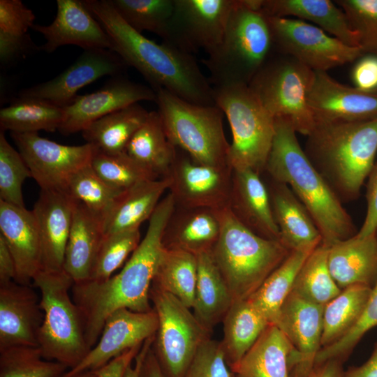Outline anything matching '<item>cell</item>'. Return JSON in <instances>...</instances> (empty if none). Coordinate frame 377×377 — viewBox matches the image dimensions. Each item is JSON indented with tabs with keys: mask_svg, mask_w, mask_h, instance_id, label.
I'll return each instance as SVG.
<instances>
[{
	"mask_svg": "<svg viewBox=\"0 0 377 377\" xmlns=\"http://www.w3.org/2000/svg\"><path fill=\"white\" fill-rule=\"evenodd\" d=\"M175 207L174 197L168 192L149 219L144 238L118 274L104 281L88 280L73 285L72 298L82 316L90 350L98 341L106 318L114 311L153 310L150 288L164 248V230Z\"/></svg>",
	"mask_w": 377,
	"mask_h": 377,
	"instance_id": "1",
	"label": "cell"
},
{
	"mask_svg": "<svg viewBox=\"0 0 377 377\" xmlns=\"http://www.w3.org/2000/svg\"><path fill=\"white\" fill-rule=\"evenodd\" d=\"M112 42V51L134 67L156 91L163 89L188 102L214 105V90L193 54L157 43L131 28L110 0H83Z\"/></svg>",
	"mask_w": 377,
	"mask_h": 377,
	"instance_id": "2",
	"label": "cell"
},
{
	"mask_svg": "<svg viewBox=\"0 0 377 377\" xmlns=\"http://www.w3.org/2000/svg\"><path fill=\"white\" fill-rule=\"evenodd\" d=\"M274 127L265 166L272 179L287 184L305 207L321 235V244L329 247L356 235L350 215L300 147L290 121L275 117Z\"/></svg>",
	"mask_w": 377,
	"mask_h": 377,
	"instance_id": "3",
	"label": "cell"
},
{
	"mask_svg": "<svg viewBox=\"0 0 377 377\" xmlns=\"http://www.w3.org/2000/svg\"><path fill=\"white\" fill-rule=\"evenodd\" d=\"M304 151L338 197L358 198L377 153V119L348 122L315 119Z\"/></svg>",
	"mask_w": 377,
	"mask_h": 377,
	"instance_id": "4",
	"label": "cell"
},
{
	"mask_svg": "<svg viewBox=\"0 0 377 377\" xmlns=\"http://www.w3.org/2000/svg\"><path fill=\"white\" fill-rule=\"evenodd\" d=\"M274 48L268 16L260 0H235L219 43L202 63L213 87L249 84Z\"/></svg>",
	"mask_w": 377,
	"mask_h": 377,
	"instance_id": "5",
	"label": "cell"
},
{
	"mask_svg": "<svg viewBox=\"0 0 377 377\" xmlns=\"http://www.w3.org/2000/svg\"><path fill=\"white\" fill-rule=\"evenodd\" d=\"M219 238L210 253L235 300H247L287 258L290 251L280 240L254 233L229 206L218 209Z\"/></svg>",
	"mask_w": 377,
	"mask_h": 377,
	"instance_id": "6",
	"label": "cell"
},
{
	"mask_svg": "<svg viewBox=\"0 0 377 377\" xmlns=\"http://www.w3.org/2000/svg\"><path fill=\"white\" fill-rule=\"evenodd\" d=\"M74 281L63 269L40 270L32 286L40 293V304L44 319L38 334L43 357L66 365L77 366L89 352L81 312L71 298Z\"/></svg>",
	"mask_w": 377,
	"mask_h": 377,
	"instance_id": "7",
	"label": "cell"
},
{
	"mask_svg": "<svg viewBox=\"0 0 377 377\" xmlns=\"http://www.w3.org/2000/svg\"><path fill=\"white\" fill-rule=\"evenodd\" d=\"M156 93L157 112L168 139L176 147L198 163L231 166L230 144L223 125L224 114L218 105L195 104L163 89Z\"/></svg>",
	"mask_w": 377,
	"mask_h": 377,
	"instance_id": "8",
	"label": "cell"
},
{
	"mask_svg": "<svg viewBox=\"0 0 377 377\" xmlns=\"http://www.w3.org/2000/svg\"><path fill=\"white\" fill-rule=\"evenodd\" d=\"M213 88L216 105L226 114L232 132L229 161L232 169L251 168L260 174L271 150L275 118L249 84Z\"/></svg>",
	"mask_w": 377,
	"mask_h": 377,
	"instance_id": "9",
	"label": "cell"
},
{
	"mask_svg": "<svg viewBox=\"0 0 377 377\" xmlns=\"http://www.w3.org/2000/svg\"><path fill=\"white\" fill-rule=\"evenodd\" d=\"M284 56H270L249 86L273 117L287 118L297 133L306 136L316 123L306 100L314 71Z\"/></svg>",
	"mask_w": 377,
	"mask_h": 377,
	"instance_id": "10",
	"label": "cell"
},
{
	"mask_svg": "<svg viewBox=\"0 0 377 377\" xmlns=\"http://www.w3.org/2000/svg\"><path fill=\"white\" fill-rule=\"evenodd\" d=\"M149 298L158 320L151 349L165 377H183L212 331L173 295L151 286Z\"/></svg>",
	"mask_w": 377,
	"mask_h": 377,
	"instance_id": "11",
	"label": "cell"
},
{
	"mask_svg": "<svg viewBox=\"0 0 377 377\" xmlns=\"http://www.w3.org/2000/svg\"><path fill=\"white\" fill-rule=\"evenodd\" d=\"M268 20L274 48L313 71H327L363 55L360 47L330 36L322 29L304 20L269 16Z\"/></svg>",
	"mask_w": 377,
	"mask_h": 377,
	"instance_id": "12",
	"label": "cell"
},
{
	"mask_svg": "<svg viewBox=\"0 0 377 377\" xmlns=\"http://www.w3.org/2000/svg\"><path fill=\"white\" fill-rule=\"evenodd\" d=\"M233 169L197 162L177 147L168 177L175 206L221 209L229 206Z\"/></svg>",
	"mask_w": 377,
	"mask_h": 377,
	"instance_id": "13",
	"label": "cell"
},
{
	"mask_svg": "<svg viewBox=\"0 0 377 377\" xmlns=\"http://www.w3.org/2000/svg\"><path fill=\"white\" fill-rule=\"evenodd\" d=\"M11 137L41 190H64L71 175L91 163L96 150L87 142L61 145L38 133H11Z\"/></svg>",
	"mask_w": 377,
	"mask_h": 377,
	"instance_id": "14",
	"label": "cell"
},
{
	"mask_svg": "<svg viewBox=\"0 0 377 377\" xmlns=\"http://www.w3.org/2000/svg\"><path fill=\"white\" fill-rule=\"evenodd\" d=\"M235 0H175L166 39L188 54H207L221 41Z\"/></svg>",
	"mask_w": 377,
	"mask_h": 377,
	"instance_id": "15",
	"label": "cell"
},
{
	"mask_svg": "<svg viewBox=\"0 0 377 377\" xmlns=\"http://www.w3.org/2000/svg\"><path fill=\"white\" fill-rule=\"evenodd\" d=\"M158 325L156 311L137 312L119 309L106 318L96 344L82 361L62 377L96 371L110 360L155 335Z\"/></svg>",
	"mask_w": 377,
	"mask_h": 377,
	"instance_id": "16",
	"label": "cell"
},
{
	"mask_svg": "<svg viewBox=\"0 0 377 377\" xmlns=\"http://www.w3.org/2000/svg\"><path fill=\"white\" fill-rule=\"evenodd\" d=\"M323 308L293 292L281 307L274 325L292 346L288 356L290 377H305L314 366L321 348Z\"/></svg>",
	"mask_w": 377,
	"mask_h": 377,
	"instance_id": "17",
	"label": "cell"
},
{
	"mask_svg": "<svg viewBox=\"0 0 377 377\" xmlns=\"http://www.w3.org/2000/svg\"><path fill=\"white\" fill-rule=\"evenodd\" d=\"M127 65L110 50H87L68 68L53 79L22 90L20 98L44 101L64 108L84 86L105 75H119Z\"/></svg>",
	"mask_w": 377,
	"mask_h": 377,
	"instance_id": "18",
	"label": "cell"
},
{
	"mask_svg": "<svg viewBox=\"0 0 377 377\" xmlns=\"http://www.w3.org/2000/svg\"><path fill=\"white\" fill-rule=\"evenodd\" d=\"M306 100L315 119L348 122L377 119V89L363 90L341 84L327 71H314Z\"/></svg>",
	"mask_w": 377,
	"mask_h": 377,
	"instance_id": "19",
	"label": "cell"
},
{
	"mask_svg": "<svg viewBox=\"0 0 377 377\" xmlns=\"http://www.w3.org/2000/svg\"><path fill=\"white\" fill-rule=\"evenodd\" d=\"M142 101L156 103V91L151 87L116 77L94 92L77 95L63 108L64 118L59 131L64 135L82 132L96 120Z\"/></svg>",
	"mask_w": 377,
	"mask_h": 377,
	"instance_id": "20",
	"label": "cell"
},
{
	"mask_svg": "<svg viewBox=\"0 0 377 377\" xmlns=\"http://www.w3.org/2000/svg\"><path fill=\"white\" fill-rule=\"evenodd\" d=\"M57 8L56 17L50 24H34L31 28L46 40L40 50L50 53L62 45H75L84 50L112 51L110 36L82 1L57 0Z\"/></svg>",
	"mask_w": 377,
	"mask_h": 377,
	"instance_id": "21",
	"label": "cell"
},
{
	"mask_svg": "<svg viewBox=\"0 0 377 377\" xmlns=\"http://www.w3.org/2000/svg\"><path fill=\"white\" fill-rule=\"evenodd\" d=\"M43 319L39 297L31 285L15 281L0 285V349L38 346Z\"/></svg>",
	"mask_w": 377,
	"mask_h": 377,
	"instance_id": "22",
	"label": "cell"
},
{
	"mask_svg": "<svg viewBox=\"0 0 377 377\" xmlns=\"http://www.w3.org/2000/svg\"><path fill=\"white\" fill-rule=\"evenodd\" d=\"M75 202L64 190L40 191L32 212L40 236L41 270H63Z\"/></svg>",
	"mask_w": 377,
	"mask_h": 377,
	"instance_id": "23",
	"label": "cell"
},
{
	"mask_svg": "<svg viewBox=\"0 0 377 377\" xmlns=\"http://www.w3.org/2000/svg\"><path fill=\"white\" fill-rule=\"evenodd\" d=\"M0 236L15 263V281L31 285L42 269L40 236L32 210L0 200Z\"/></svg>",
	"mask_w": 377,
	"mask_h": 377,
	"instance_id": "24",
	"label": "cell"
},
{
	"mask_svg": "<svg viewBox=\"0 0 377 377\" xmlns=\"http://www.w3.org/2000/svg\"><path fill=\"white\" fill-rule=\"evenodd\" d=\"M229 207L236 218L258 235L280 240L267 187L251 168L233 169Z\"/></svg>",
	"mask_w": 377,
	"mask_h": 377,
	"instance_id": "25",
	"label": "cell"
},
{
	"mask_svg": "<svg viewBox=\"0 0 377 377\" xmlns=\"http://www.w3.org/2000/svg\"><path fill=\"white\" fill-rule=\"evenodd\" d=\"M267 189L281 243L290 251H313L322 237L305 207L286 184L272 179Z\"/></svg>",
	"mask_w": 377,
	"mask_h": 377,
	"instance_id": "26",
	"label": "cell"
},
{
	"mask_svg": "<svg viewBox=\"0 0 377 377\" xmlns=\"http://www.w3.org/2000/svg\"><path fill=\"white\" fill-rule=\"evenodd\" d=\"M330 272L340 289L354 284L372 287L377 281V234L357 235L328 247Z\"/></svg>",
	"mask_w": 377,
	"mask_h": 377,
	"instance_id": "27",
	"label": "cell"
},
{
	"mask_svg": "<svg viewBox=\"0 0 377 377\" xmlns=\"http://www.w3.org/2000/svg\"><path fill=\"white\" fill-rule=\"evenodd\" d=\"M104 236V218L76 200L63 265L75 283L89 279Z\"/></svg>",
	"mask_w": 377,
	"mask_h": 377,
	"instance_id": "28",
	"label": "cell"
},
{
	"mask_svg": "<svg viewBox=\"0 0 377 377\" xmlns=\"http://www.w3.org/2000/svg\"><path fill=\"white\" fill-rule=\"evenodd\" d=\"M220 229L218 209L175 206L164 230L163 245L195 256L210 252Z\"/></svg>",
	"mask_w": 377,
	"mask_h": 377,
	"instance_id": "29",
	"label": "cell"
},
{
	"mask_svg": "<svg viewBox=\"0 0 377 377\" xmlns=\"http://www.w3.org/2000/svg\"><path fill=\"white\" fill-rule=\"evenodd\" d=\"M335 4L330 0H260L261 9L267 16L309 20L344 43L358 47L357 33L343 10Z\"/></svg>",
	"mask_w": 377,
	"mask_h": 377,
	"instance_id": "30",
	"label": "cell"
},
{
	"mask_svg": "<svg viewBox=\"0 0 377 377\" xmlns=\"http://www.w3.org/2000/svg\"><path fill=\"white\" fill-rule=\"evenodd\" d=\"M170 182L167 176L124 191L104 219L105 235L139 229L142 223L150 219Z\"/></svg>",
	"mask_w": 377,
	"mask_h": 377,
	"instance_id": "31",
	"label": "cell"
},
{
	"mask_svg": "<svg viewBox=\"0 0 377 377\" xmlns=\"http://www.w3.org/2000/svg\"><path fill=\"white\" fill-rule=\"evenodd\" d=\"M291 350L285 334L270 324L230 370L235 377H290L288 356Z\"/></svg>",
	"mask_w": 377,
	"mask_h": 377,
	"instance_id": "32",
	"label": "cell"
},
{
	"mask_svg": "<svg viewBox=\"0 0 377 377\" xmlns=\"http://www.w3.org/2000/svg\"><path fill=\"white\" fill-rule=\"evenodd\" d=\"M198 276L193 313L208 330L222 322L233 298L210 252L197 256Z\"/></svg>",
	"mask_w": 377,
	"mask_h": 377,
	"instance_id": "33",
	"label": "cell"
},
{
	"mask_svg": "<svg viewBox=\"0 0 377 377\" xmlns=\"http://www.w3.org/2000/svg\"><path fill=\"white\" fill-rule=\"evenodd\" d=\"M149 112L138 103L107 114L82 131L87 143L107 154L126 152V146Z\"/></svg>",
	"mask_w": 377,
	"mask_h": 377,
	"instance_id": "34",
	"label": "cell"
},
{
	"mask_svg": "<svg viewBox=\"0 0 377 377\" xmlns=\"http://www.w3.org/2000/svg\"><path fill=\"white\" fill-rule=\"evenodd\" d=\"M126 153L158 177L168 175L177 147L168 139L157 111L149 112L128 142Z\"/></svg>",
	"mask_w": 377,
	"mask_h": 377,
	"instance_id": "35",
	"label": "cell"
},
{
	"mask_svg": "<svg viewBox=\"0 0 377 377\" xmlns=\"http://www.w3.org/2000/svg\"><path fill=\"white\" fill-rule=\"evenodd\" d=\"M220 341L229 369L237 364L270 325L247 300L232 302L223 321Z\"/></svg>",
	"mask_w": 377,
	"mask_h": 377,
	"instance_id": "36",
	"label": "cell"
},
{
	"mask_svg": "<svg viewBox=\"0 0 377 377\" xmlns=\"http://www.w3.org/2000/svg\"><path fill=\"white\" fill-rule=\"evenodd\" d=\"M312 251H290L283 263L247 299L269 324L276 323L281 307L292 291L298 272Z\"/></svg>",
	"mask_w": 377,
	"mask_h": 377,
	"instance_id": "37",
	"label": "cell"
},
{
	"mask_svg": "<svg viewBox=\"0 0 377 377\" xmlns=\"http://www.w3.org/2000/svg\"><path fill=\"white\" fill-rule=\"evenodd\" d=\"M198 276L197 256L163 248L151 286L169 293L192 309Z\"/></svg>",
	"mask_w": 377,
	"mask_h": 377,
	"instance_id": "38",
	"label": "cell"
},
{
	"mask_svg": "<svg viewBox=\"0 0 377 377\" xmlns=\"http://www.w3.org/2000/svg\"><path fill=\"white\" fill-rule=\"evenodd\" d=\"M372 287L363 284L349 286L324 306L321 348L342 338L360 318Z\"/></svg>",
	"mask_w": 377,
	"mask_h": 377,
	"instance_id": "39",
	"label": "cell"
},
{
	"mask_svg": "<svg viewBox=\"0 0 377 377\" xmlns=\"http://www.w3.org/2000/svg\"><path fill=\"white\" fill-rule=\"evenodd\" d=\"M64 118V108L44 101L18 98L0 110L1 131L11 133L54 132Z\"/></svg>",
	"mask_w": 377,
	"mask_h": 377,
	"instance_id": "40",
	"label": "cell"
},
{
	"mask_svg": "<svg viewBox=\"0 0 377 377\" xmlns=\"http://www.w3.org/2000/svg\"><path fill=\"white\" fill-rule=\"evenodd\" d=\"M327 252L328 246L320 244L311 253L298 272L291 291L323 306L341 290L330 272Z\"/></svg>",
	"mask_w": 377,
	"mask_h": 377,
	"instance_id": "41",
	"label": "cell"
},
{
	"mask_svg": "<svg viewBox=\"0 0 377 377\" xmlns=\"http://www.w3.org/2000/svg\"><path fill=\"white\" fill-rule=\"evenodd\" d=\"M121 17L134 30L154 33L164 41L174 12L175 0H110Z\"/></svg>",
	"mask_w": 377,
	"mask_h": 377,
	"instance_id": "42",
	"label": "cell"
},
{
	"mask_svg": "<svg viewBox=\"0 0 377 377\" xmlns=\"http://www.w3.org/2000/svg\"><path fill=\"white\" fill-rule=\"evenodd\" d=\"M43 359L38 346L0 349V377H62L68 371L66 365Z\"/></svg>",
	"mask_w": 377,
	"mask_h": 377,
	"instance_id": "43",
	"label": "cell"
},
{
	"mask_svg": "<svg viewBox=\"0 0 377 377\" xmlns=\"http://www.w3.org/2000/svg\"><path fill=\"white\" fill-rule=\"evenodd\" d=\"M64 191L104 219L124 192L104 182L89 164L73 173Z\"/></svg>",
	"mask_w": 377,
	"mask_h": 377,
	"instance_id": "44",
	"label": "cell"
},
{
	"mask_svg": "<svg viewBox=\"0 0 377 377\" xmlns=\"http://www.w3.org/2000/svg\"><path fill=\"white\" fill-rule=\"evenodd\" d=\"M90 164L104 182L121 191L141 182L159 179L126 152L107 154L96 150Z\"/></svg>",
	"mask_w": 377,
	"mask_h": 377,
	"instance_id": "45",
	"label": "cell"
},
{
	"mask_svg": "<svg viewBox=\"0 0 377 377\" xmlns=\"http://www.w3.org/2000/svg\"><path fill=\"white\" fill-rule=\"evenodd\" d=\"M140 242L139 229L105 235L89 280L101 281L111 277Z\"/></svg>",
	"mask_w": 377,
	"mask_h": 377,
	"instance_id": "46",
	"label": "cell"
},
{
	"mask_svg": "<svg viewBox=\"0 0 377 377\" xmlns=\"http://www.w3.org/2000/svg\"><path fill=\"white\" fill-rule=\"evenodd\" d=\"M31 177L22 155L8 142L3 131L0 132V200L25 207L22 184Z\"/></svg>",
	"mask_w": 377,
	"mask_h": 377,
	"instance_id": "47",
	"label": "cell"
},
{
	"mask_svg": "<svg viewBox=\"0 0 377 377\" xmlns=\"http://www.w3.org/2000/svg\"><path fill=\"white\" fill-rule=\"evenodd\" d=\"M353 31L357 34L363 55L377 57V0H337Z\"/></svg>",
	"mask_w": 377,
	"mask_h": 377,
	"instance_id": "48",
	"label": "cell"
},
{
	"mask_svg": "<svg viewBox=\"0 0 377 377\" xmlns=\"http://www.w3.org/2000/svg\"><path fill=\"white\" fill-rule=\"evenodd\" d=\"M377 325V281L364 311L355 325L342 338L318 351L315 364L324 362L331 359L345 361L361 338Z\"/></svg>",
	"mask_w": 377,
	"mask_h": 377,
	"instance_id": "49",
	"label": "cell"
},
{
	"mask_svg": "<svg viewBox=\"0 0 377 377\" xmlns=\"http://www.w3.org/2000/svg\"><path fill=\"white\" fill-rule=\"evenodd\" d=\"M221 343L209 339L198 349L183 377H231Z\"/></svg>",
	"mask_w": 377,
	"mask_h": 377,
	"instance_id": "50",
	"label": "cell"
},
{
	"mask_svg": "<svg viewBox=\"0 0 377 377\" xmlns=\"http://www.w3.org/2000/svg\"><path fill=\"white\" fill-rule=\"evenodd\" d=\"M35 15L20 0L0 1V35L24 37L34 25Z\"/></svg>",
	"mask_w": 377,
	"mask_h": 377,
	"instance_id": "51",
	"label": "cell"
},
{
	"mask_svg": "<svg viewBox=\"0 0 377 377\" xmlns=\"http://www.w3.org/2000/svg\"><path fill=\"white\" fill-rule=\"evenodd\" d=\"M367 212L364 222L356 235L364 237L377 234V163L368 177L366 191Z\"/></svg>",
	"mask_w": 377,
	"mask_h": 377,
	"instance_id": "52",
	"label": "cell"
},
{
	"mask_svg": "<svg viewBox=\"0 0 377 377\" xmlns=\"http://www.w3.org/2000/svg\"><path fill=\"white\" fill-rule=\"evenodd\" d=\"M355 87L363 90L377 89V57L366 55L361 57L352 71Z\"/></svg>",
	"mask_w": 377,
	"mask_h": 377,
	"instance_id": "53",
	"label": "cell"
},
{
	"mask_svg": "<svg viewBox=\"0 0 377 377\" xmlns=\"http://www.w3.org/2000/svg\"><path fill=\"white\" fill-rule=\"evenodd\" d=\"M142 345L126 350L110 360L103 367L96 370L98 377H124L126 370L132 364Z\"/></svg>",
	"mask_w": 377,
	"mask_h": 377,
	"instance_id": "54",
	"label": "cell"
},
{
	"mask_svg": "<svg viewBox=\"0 0 377 377\" xmlns=\"http://www.w3.org/2000/svg\"><path fill=\"white\" fill-rule=\"evenodd\" d=\"M31 40L29 35L24 37H10L0 35V59L6 64L31 47Z\"/></svg>",
	"mask_w": 377,
	"mask_h": 377,
	"instance_id": "55",
	"label": "cell"
},
{
	"mask_svg": "<svg viewBox=\"0 0 377 377\" xmlns=\"http://www.w3.org/2000/svg\"><path fill=\"white\" fill-rule=\"evenodd\" d=\"M16 266L4 239L0 236V285L14 281Z\"/></svg>",
	"mask_w": 377,
	"mask_h": 377,
	"instance_id": "56",
	"label": "cell"
},
{
	"mask_svg": "<svg viewBox=\"0 0 377 377\" xmlns=\"http://www.w3.org/2000/svg\"><path fill=\"white\" fill-rule=\"evenodd\" d=\"M343 362L339 359H331L316 364L305 377H343Z\"/></svg>",
	"mask_w": 377,
	"mask_h": 377,
	"instance_id": "57",
	"label": "cell"
},
{
	"mask_svg": "<svg viewBox=\"0 0 377 377\" xmlns=\"http://www.w3.org/2000/svg\"><path fill=\"white\" fill-rule=\"evenodd\" d=\"M343 377H377V343L369 358L360 366L350 367Z\"/></svg>",
	"mask_w": 377,
	"mask_h": 377,
	"instance_id": "58",
	"label": "cell"
},
{
	"mask_svg": "<svg viewBox=\"0 0 377 377\" xmlns=\"http://www.w3.org/2000/svg\"><path fill=\"white\" fill-rule=\"evenodd\" d=\"M140 377H165L151 349V346L145 356Z\"/></svg>",
	"mask_w": 377,
	"mask_h": 377,
	"instance_id": "59",
	"label": "cell"
},
{
	"mask_svg": "<svg viewBox=\"0 0 377 377\" xmlns=\"http://www.w3.org/2000/svg\"><path fill=\"white\" fill-rule=\"evenodd\" d=\"M154 339V336L152 337H150L149 339H147L144 342L140 350L139 351V353H138V355H136L134 360L135 361L134 365L132 366V364H131L127 368L124 377H140V373L142 364L143 362L145 356L147 352L148 351V350L151 348Z\"/></svg>",
	"mask_w": 377,
	"mask_h": 377,
	"instance_id": "60",
	"label": "cell"
},
{
	"mask_svg": "<svg viewBox=\"0 0 377 377\" xmlns=\"http://www.w3.org/2000/svg\"><path fill=\"white\" fill-rule=\"evenodd\" d=\"M71 377H98V376L95 371H88Z\"/></svg>",
	"mask_w": 377,
	"mask_h": 377,
	"instance_id": "61",
	"label": "cell"
},
{
	"mask_svg": "<svg viewBox=\"0 0 377 377\" xmlns=\"http://www.w3.org/2000/svg\"><path fill=\"white\" fill-rule=\"evenodd\" d=\"M231 377H235V375H234V374L232 373Z\"/></svg>",
	"mask_w": 377,
	"mask_h": 377,
	"instance_id": "62",
	"label": "cell"
}]
</instances>
